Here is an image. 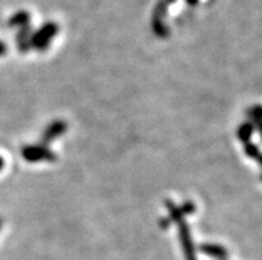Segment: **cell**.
I'll return each instance as SVG.
<instances>
[{"label": "cell", "instance_id": "4", "mask_svg": "<svg viewBox=\"0 0 262 260\" xmlns=\"http://www.w3.org/2000/svg\"><path fill=\"white\" fill-rule=\"evenodd\" d=\"M67 132V122H64L63 120H55L47 126L46 130L41 134V144L43 145H48L52 141H55L56 138H59L60 135L64 134Z\"/></svg>", "mask_w": 262, "mask_h": 260}, {"label": "cell", "instance_id": "9", "mask_svg": "<svg viewBox=\"0 0 262 260\" xmlns=\"http://www.w3.org/2000/svg\"><path fill=\"white\" fill-rule=\"evenodd\" d=\"M3 166H4V159L2 158V157H0V170L3 169Z\"/></svg>", "mask_w": 262, "mask_h": 260}, {"label": "cell", "instance_id": "3", "mask_svg": "<svg viewBox=\"0 0 262 260\" xmlns=\"http://www.w3.org/2000/svg\"><path fill=\"white\" fill-rule=\"evenodd\" d=\"M57 33V26L53 23H47L41 27L35 35L31 36V46H33L37 51H44L48 48L52 39Z\"/></svg>", "mask_w": 262, "mask_h": 260}, {"label": "cell", "instance_id": "1", "mask_svg": "<svg viewBox=\"0 0 262 260\" xmlns=\"http://www.w3.org/2000/svg\"><path fill=\"white\" fill-rule=\"evenodd\" d=\"M21 155H23V158L28 162H53L56 159V154H55L50 148H47L46 145H43V144L24 146V148L21 149Z\"/></svg>", "mask_w": 262, "mask_h": 260}, {"label": "cell", "instance_id": "2", "mask_svg": "<svg viewBox=\"0 0 262 260\" xmlns=\"http://www.w3.org/2000/svg\"><path fill=\"white\" fill-rule=\"evenodd\" d=\"M176 224H177V230H179L180 243H181V247H183L185 259L197 260L196 248H194V244H193V239H192V235H190L189 226L186 224V222L184 221V219L177 221Z\"/></svg>", "mask_w": 262, "mask_h": 260}, {"label": "cell", "instance_id": "7", "mask_svg": "<svg viewBox=\"0 0 262 260\" xmlns=\"http://www.w3.org/2000/svg\"><path fill=\"white\" fill-rule=\"evenodd\" d=\"M28 20H30V16H28V13L27 12H19L17 15L11 19L10 21V26H27L28 23Z\"/></svg>", "mask_w": 262, "mask_h": 260}, {"label": "cell", "instance_id": "8", "mask_svg": "<svg viewBox=\"0 0 262 260\" xmlns=\"http://www.w3.org/2000/svg\"><path fill=\"white\" fill-rule=\"evenodd\" d=\"M6 53H7V46H6V44L2 43V41H0V56H4Z\"/></svg>", "mask_w": 262, "mask_h": 260}, {"label": "cell", "instance_id": "5", "mask_svg": "<svg viewBox=\"0 0 262 260\" xmlns=\"http://www.w3.org/2000/svg\"><path fill=\"white\" fill-rule=\"evenodd\" d=\"M30 27L24 26L17 33V46L21 53H27L31 48V32Z\"/></svg>", "mask_w": 262, "mask_h": 260}, {"label": "cell", "instance_id": "10", "mask_svg": "<svg viewBox=\"0 0 262 260\" xmlns=\"http://www.w3.org/2000/svg\"><path fill=\"white\" fill-rule=\"evenodd\" d=\"M0 227H2V221H0Z\"/></svg>", "mask_w": 262, "mask_h": 260}, {"label": "cell", "instance_id": "6", "mask_svg": "<svg viewBox=\"0 0 262 260\" xmlns=\"http://www.w3.org/2000/svg\"><path fill=\"white\" fill-rule=\"evenodd\" d=\"M200 250L203 251L204 254L214 257H223L226 255L224 248H221L220 246H214V244H203V246L200 247Z\"/></svg>", "mask_w": 262, "mask_h": 260}]
</instances>
